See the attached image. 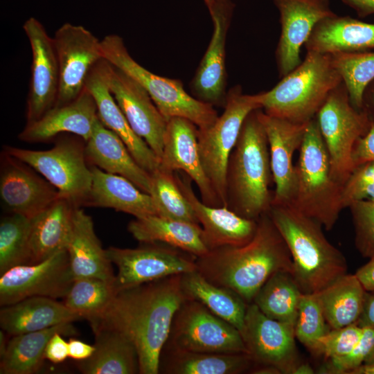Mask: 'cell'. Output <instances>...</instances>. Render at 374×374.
<instances>
[{
	"label": "cell",
	"instance_id": "1",
	"mask_svg": "<svg viewBox=\"0 0 374 374\" xmlns=\"http://www.w3.org/2000/svg\"><path fill=\"white\" fill-rule=\"evenodd\" d=\"M186 299L181 274L170 276L118 291L89 323L92 330L105 328L123 333L136 349L139 373L157 374L173 318Z\"/></svg>",
	"mask_w": 374,
	"mask_h": 374
},
{
	"label": "cell",
	"instance_id": "2",
	"mask_svg": "<svg viewBox=\"0 0 374 374\" xmlns=\"http://www.w3.org/2000/svg\"><path fill=\"white\" fill-rule=\"evenodd\" d=\"M197 271L211 283L229 288L249 304L276 272L294 276L287 246L268 213L257 220V228L247 244L209 250L196 258Z\"/></svg>",
	"mask_w": 374,
	"mask_h": 374
},
{
	"label": "cell",
	"instance_id": "3",
	"mask_svg": "<svg viewBox=\"0 0 374 374\" xmlns=\"http://www.w3.org/2000/svg\"><path fill=\"white\" fill-rule=\"evenodd\" d=\"M268 214L287 246L303 293L319 292L346 274L345 257L318 222L290 204H271Z\"/></svg>",
	"mask_w": 374,
	"mask_h": 374
},
{
	"label": "cell",
	"instance_id": "4",
	"mask_svg": "<svg viewBox=\"0 0 374 374\" xmlns=\"http://www.w3.org/2000/svg\"><path fill=\"white\" fill-rule=\"evenodd\" d=\"M258 109L242 124L226 175V206L253 220L269 212L273 199L269 189L272 173L268 141Z\"/></svg>",
	"mask_w": 374,
	"mask_h": 374
},
{
	"label": "cell",
	"instance_id": "5",
	"mask_svg": "<svg viewBox=\"0 0 374 374\" xmlns=\"http://www.w3.org/2000/svg\"><path fill=\"white\" fill-rule=\"evenodd\" d=\"M341 82L329 54L308 51L305 60L275 87L258 93L262 109L293 123H309Z\"/></svg>",
	"mask_w": 374,
	"mask_h": 374
},
{
	"label": "cell",
	"instance_id": "6",
	"mask_svg": "<svg viewBox=\"0 0 374 374\" xmlns=\"http://www.w3.org/2000/svg\"><path fill=\"white\" fill-rule=\"evenodd\" d=\"M295 173V191L290 204L330 230L344 208L342 185L332 175L328 153L316 117L308 124Z\"/></svg>",
	"mask_w": 374,
	"mask_h": 374
},
{
	"label": "cell",
	"instance_id": "7",
	"mask_svg": "<svg viewBox=\"0 0 374 374\" xmlns=\"http://www.w3.org/2000/svg\"><path fill=\"white\" fill-rule=\"evenodd\" d=\"M104 59L137 82L150 95L168 121L181 117L198 129L211 126L218 117L213 106L190 95L179 80L154 74L135 61L119 35L112 34L101 40Z\"/></svg>",
	"mask_w": 374,
	"mask_h": 374
},
{
	"label": "cell",
	"instance_id": "8",
	"mask_svg": "<svg viewBox=\"0 0 374 374\" xmlns=\"http://www.w3.org/2000/svg\"><path fill=\"white\" fill-rule=\"evenodd\" d=\"M223 113L209 127L197 128L199 152L205 174L222 206H226L229 158L242 124L253 110L262 109L259 94H244L240 85L227 93Z\"/></svg>",
	"mask_w": 374,
	"mask_h": 374
},
{
	"label": "cell",
	"instance_id": "9",
	"mask_svg": "<svg viewBox=\"0 0 374 374\" xmlns=\"http://www.w3.org/2000/svg\"><path fill=\"white\" fill-rule=\"evenodd\" d=\"M316 119L332 175L343 186L355 168L353 159L355 144L368 131L371 119L364 109L353 107L343 82L330 91Z\"/></svg>",
	"mask_w": 374,
	"mask_h": 374
},
{
	"label": "cell",
	"instance_id": "10",
	"mask_svg": "<svg viewBox=\"0 0 374 374\" xmlns=\"http://www.w3.org/2000/svg\"><path fill=\"white\" fill-rule=\"evenodd\" d=\"M84 146L73 139H62L47 150L6 145L3 152L27 164L51 184L62 197L74 206H84L91 186Z\"/></svg>",
	"mask_w": 374,
	"mask_h": 374
},
{
	"label": "cell",
	"instance_id": "11",
	"mask_svg": "<svg viewBox=\"0 0 374 374\" xmlns=\"http://www.w3.org/2000/svg\"><path fill=\"white\" fill-rule=\"evenodd\" d=\"M164 347L197 353H248L235 327L188 298L175 314Z\"/></svg>",
	"mask_w": 374,
	"mask_h": 374
},
{
	"label": "cell",
	"instance_id": "12",
	"mask_svg": "<svg viewBox=\"0 0 374 374\" xmlns=\"http://www.w3.org/2000/svg\"><path fill=\"white\" fill-rule=\"evenodd\" d=\"M148 244L134 249H106L108 258L117 268L114 281L117 292L197 270L195 256L167 244Z\"/></svg>",
	"mask_w": 374,
	"mask_h": 374
},
{
	"label": "cell",
	"instance_id": "13",
	"mask_svg": "<svg viewBox=\"0 0 374 374\" xmlns=\"http://www.w3.org/2000/svg\"><path fill=\"white\" fill-rule=\"evenodd\" d=\"M60 70L55 106L74 100L84 88L87 77L103 53L100 41L81 25L62 24L53 37Z\"/></svg>",
	"mask_w": 374,
	"mask_h": 374
},
{
	"label": "cell",
	"instance_id": "14",
	"mask_svg": "<svg viewBox=\"0 0 374 374\" xmlns=\"http://www.w3.org/2000/svg\"><path fill=\"white\" fill-rule=\"evenodd\" d=\"M73 280L68 252L62 250L42 261L17 266L0 275V305H8L32 296L64 299Z\"/></svg>",
	"mask_w": 374,
	"mask_h": 374
},
{
	"label": "cell",
	"instance_id": "15",
	"mask_svg": "<svg viewBox=\"0 0 374 374\" xmlns=\"http://www.w3.org/2000/svg\"><path fill=\"white\" fill-rule=\"evenodd\" d=\"M242 337L255 365L274 367L280 374H294L301 362L294 325L267 317L253 303L247 306Z\"/></svg>",
	"mask_w": 374,
	"mask_h": 374
},
{
	"label": "cell",
	"instance_id": "16",
	"mask_svg": "<svg viewBox=\"0 0 374 374\" xmlns=\"http://www.w3.org/2000/svg\"><path fill=\"white\" fill-rule=\"evenodd\" d=\"M32 51L31 76L27 99L26 121L40 118L56 103L60 70L53 37L35 18L30 17L23 25Z\"/></svg>",
	"mask_w": 374,
	"mask_h": 374
},
{
	"label": "cell",
	"instance_id": "17",
	"mask_svg": "<svg viewBox=\"0 0 374 374\" xmlns=\"http://www.w3.org/2000/svg\"><path fill=\"white\" fill-rule=\"evenodd\" d=\"M233 9L231 0H220L208 8L213 34L190 83L193 96L213 106L224 107L226 100V41Z\"/></svg>",
	"mask_w": 374,
	"mask_h": 374
},
{
	"label": "cell",
	"instance_id": "18",
	"mask_svg": "<svg viewBox=\"0 0 374 374\" xmlns=\"http://www.w3.org/2000/svg\"><path fill=\"white\" fill-rule=\"evenodd\" d=\"M280 13V35L275 51L279 77L283 78L301 63V48L315 25L335 13L329 0H274Z\"/></svg>",
	"mask_w": 374,
	"mask_h": 374
},
{
	"label": "cell",
	"instance_id": "19",
	"mask_svg": "<svg viewBox=\"0 0 374 374\" xmlns=\"http://www.w3.org/2000/svg\"><path fill=\"white\" fill-rule=\"evenodd\" d=\"M108 83L115 100L133 130L160 159L168 122L166 118L137 82L110 63Z\"/></svg>",
	"mask_w": 374,
	"mask_h": 374
},
{
	"label": "cell",
	"instance_id": "20",
	"mask_svg": "<svg viewBox=\"0 0 374 374\" xmlns=\"http://www.w3.org/2000/svg\"><path fill=\"white\" fill-rule=\"evenodd\" d=\"M159 168L169 172H184L198 187L202 202L222 206L204 170L197 127L190 121L181 117L168 120Z\"/></svg>",
	"mask_w": 374,
	"mask_h": 374
},
{
	"label": "cell",
	"instance_id": "21",
	"mask_svg": "<svg viewBox=\"0 0 374 374\" xmlns=\"http://www.w3.org/2000/svg\"><path fill=\"white\" fill-rule=\"evenodd\" d=\"M258 116L266 132L275 184L271 204H290L296 186L293 157L300 149L308 123H296L271 116L262 109H258Z\"/></svg>",
	"mask_w": 374,
	"mask_h": 374
},
{
	"label": "cell",
	"instance_id": "22",
	"mask_svg": "<svg viewBox=\"0 0 374 374\" xmlns=\"http://www.w3.org/2000/svg\"><path fill=\"white\" fill-rule=\"evenodd\" d=\"M2 155L0 197L12 213L32 219L62 197L51 184L27 164L5 152Z\"/></svg>",
	"mask_w": 374,
	"mask_h": 374
},
{
	"label": "cell",
	"instance_id": "23",
	"mask_svg": "<svg viewBox=\"0 0 374 374\" xmlns=\"http://www.w3.org/2000/svg\"><path fill=\"white\" fill-rule=\"evenodd\" d=\"M109 63L99 60L89 71L84 87L93 96L101 123L123 141L136 162L152 174L159 167V159L132 128L115 100L108 83Z\"/></svg>",
	"mask_w": 374,
	"mask_h": 374
},
{
	"label": "cell",
	"instance_id": "24",
	"mask_svg": "<svg viewBox=\"0 0 374 374\" xmlns=\"http://www.w3.org/2000/svg\"><path fill=\"white\" fill-rule=\"evenodd\" d=\"M176 181L190 204L202 229L208 250L242 246L253 237L257 220L242 217L227 206H211L199 199L191 186V179L181 171L175 172Z\"/></svg>",
	"mask_w": 374,
	"mask_h": 374
},
{
	"label": "cell",
	"instance_id": "25",
	"mask_svg": "<svg viewBox=\"0 0 374 374\" xmlns=\"http://www.w3.org/2000/svg\"><path fill=\"white\" fill-rule=\"evenodd\" d=\"M98 119L95 100L84 87L74 100L54 106L38 120L26 123L19 139L28 143L44 142L61 133L68 132L75 134L86 143Z\"/></svg>",
	"mask_w": 374,
	"mask_h": 374
},
{
	"label": "cell",
	"instance_id": "26",
	"mask_svg": "<svg viewBox=\"0 0 374 374\" xmlns=\"http://www.w3.org/2000/svg\"><path fill=\"white\" fill-rule=\"evenodd\" d=\"M85 155L94 166L123 176L141 190L150 193L151 174L134 159L123 141L98 118L92 134L85 143Z\"/></svg>",
	"mask_w": 374,
	"mask_h": 374
},
{
	"label": "cell",
	"instance_id": "27",
	"mask_svg": "<svg viewBox=\"0 0 374 374\" xmlns=\"http://www.w3.org/2000/svg\"><path fill=\"white\" fill-rule=\"evenodd\" d=\"M66 251L74 279L97 278L115 281L112 263L95 233L93 220L80 206L73 209Z\"/></svg>",
	"mask_w": 374,
	"mask_h": 374
},
{
	"label": "cell",
	"instance_id": "28",
	"mask_svg": "<svg viewBox=\"0 0 374 374\" xmlns=\"http://www.w3.org/2000/svg\"><path fill=\"white\" fill-rule=\"evenodd\" d=\"M92 181L84 206L113 208L141 218L157 215L152 197L127 178L93 166Z\"/></svg>",
	"mask_w": 374,
	"mask_h": 374
},
{
	"label": "cell",
	"instance_id": "29",
	"mask_svg": "<svg viewBox=\"0 0 374 374\" xmlns=\"http://www.w3.org/2000/svg\"><path fill=\"white\" fill-rule=\"evenodd\" d=\"M304 46L323 54L374 50V24L335 14L315 25Z\"/></svg>",
	"mask_w": 374,
	"mask_h": 374
},
{
	"label": "cell",
	"instance_id": "30",
	"mask_svg": "<svg viewBox=\"0 0 374 374\" xmlns=\"http://www.w3.org/2000/svg\"><path fill=\"white\" fill-rule=\"evenodd\" d=\"M82 319L64 303L44 296L28 297L3 306L0 311L1 328L10 336Z\"/></svg>",
	"mask_w": 374,
	"mask_h": 374
},
{
	"label": "cell",
	"instance_id": "31",
	"mask_svg": "<svg viewBox=\"0 0 374 374\" xmlns=\"http://www.w3.org/2000/svg\"><path fill=\"white\" fill-rule=\"evenodd\" d=\"M129 232L143 243H160L188 253L196 258L209 250L204 243L199 224L166 219L157 215L135 218L127 226Z\"/></svg>",
	"mask_w": 374,
	"mask_h": 374
},
{
	"label": "cell",
	"instance_id": "32",
	"mask_svg": "<svg viewBox=\"0 0 374 374\" xmlns=\"http://www.w3.org/2000/svg\"><path fill=\"white\" fill-rule=\"evenodd\" d=\"M95 350L92 355L78 363L84 374L139 373V362L133 343L118 330L105 328L93 330Z\"/></svg>",
	"mask_w": 374,
	"mask_h": 374
},
{
	"label": "cell",
	"instance_id": "33",
	"mask_svg": "<svg viewBox=\"0 0 374 374\" xmlns=\"http://www.w3.org/2000/svg\"><path fill=\"white\" fill-rule=\"evenodd\" d=\"M254 364L248 353H197L163 347L159 372L168 374H239Z\"/></svg>",
	"mask_w": 374,
	"mask_h": 374
},
{
	"label": "cell",
	"instance_id": "34",
	"mask_svg": "<svg viewBox=\"0 0 374 374\" xmlns=\"http://www.w3.org/2000/svg\"><path fill=\"white\" fill-rule=\"evenodd\" d=\"M75 206L68 199L60 197L31 219L30 246L33 264L66 250Z\"/></svg>",
	"mask_w": 374,
	"mask_h": 374
},
{
	"label": "cell",
	"instance_id": "35",
	"mask_svg": "<svg viewBox=\"0 0 374 374\" xmlns=\"http://www.w3.org/2000/svg\"><path fill=\"white\" fill-rule=\"evenodd\" d=\"M56 332L74 336L77 330L71 323H62L44 330L12 336L1 357L0 373L32 374L39 370L45 359L48 341Z\"/></svg>",
	"mask_w": 374,
	"mask_h": 374
},
{
	"label": "cell",
	"instance_id": "36",
	"mask_svg": "<svg viewBox=\"0 0 374 374\" xmlns=\"http://www.w3.org/2000/svg\"><path fill=\"white\" fill-rule=\"evenodd\" d=\"M181 285L186 298L201 303L242 335L249 304L239 294L211 283L197 270L181 274Z\"/></svg>",
	"mask_w": 374,
	"mask_h": 374
},
{
	"label": "cell",
	"instance_id": "37",
	"mask_svg": "<svg viewBox=\"0 0 374 374\" xmlns=\"http://www.w3.org/2000/svg\"><path fill=\"white\" fill-rule=\"evenodd\" d=\"M317 294L328 326L339 328L357 322L366 291L355 274L346 273Z\"/></svg>",
	"mask_w": 374,
	"mask_h": 374
},
{
	"label": "cell",
	"instance_id": "38",
	"mask_svg": "<svg viewBox=\"0 0 374 374\" xmlns=\"http://www.w3.org/2000/svg\"><path fill=\"white\" fill-rule=\"evenodd\" d=\"M302 294L292 274L278 271L261 287L252 303L267 317L295 325Z\"/></svg>",
	"mask_w": 374,
	"mask_h": 374
},
{
	"label": "cell",
	"instance_id": "39",
	"mask_svg": "<svg viewBox=\"0 0 374 374\" xmlns=\"http://www.w3.org/2000/svg\"><path fill=\"white\" fill-rule=\"evenodd\" d=\"M116 293L114 281L97 278H75L63 303L69 310L91 322L105 310Z\"/></svg>",
	"mask_w": 374,
	"mask_h": 374
},
{
	"label": "cell",
	"instance_id": "40",
	"mask_svg": "<svg viewBox=\"0 0 374 374\" xmlns=\"http://www.w3.org/2000/svg\"><path fill=\"white\" fill-rule=\"evenodd\" d=\"M31 219L12 213L0 222V275L8 269L33 264L31 246Z\"/></svg>",
	"mask_w": 374,
	"mask_h": 374
},
{
	"label": "cell",
	"instance_id": "41",
	"mask_svg": "<svg viewBox=\"0 0 374 374\" xmlns=\"http://www.w3.org/2000/svg\"><path fill=\"white\" fill-rule=\"evenodd\" d=\"M329 55L346 87L351 104L362 109L364 91L374 80V52H336Z\"/></svg>",
	"mask_w": 374,
	"mask_h": 374
},
{
	"label": "cell",
	"instance_id": "42",
	"mask_svg": "<svg viewBox=\"0 0 374 374\" xmlns=\"http://www.w3.org/2000/svg\"><path fill=\"white\" fill-rule=\"evenodd\" d=\"M149 194L157 215L166 219L199 224L190 204L176 181L174 172L159 168L152 172Z\"/></svg>",
	"mask_w": 374,
	"mask_h": 374
},
{
	"label": "cell",
	"instance_id": "43",
	"mask_svg": "<svg viewBox=\"0 0 374 374\" xmlns=\"http://www.w3.org/2000/svg\"><path fill=\"white\" fill-rule=\"evenodd\" d=\"M331 328L317 293H303L294 325L296 338L310 352L317 340Z\"/></svg>",
	"mask_w": 374,
	"mask_h": 374
},
{
	"label": "cell",
	"instance_id": "44",
	"mask_svg": "<svg viewBox=\"0 0 374 374\" xmlns=\"http://www.w3.org/2000/svg\"><path fill=\"white\" fill-rule=\"evenodd\" d=\"M363 328L357 323L339 328H331L320 337L311 353L328 359L341 357L348 354L357 345Z\"/></svg>",
	"mask_w": 374,
	"mask_h": 374
},
{
	"label": "cell",
	"instance_id": "45",
	"mask_svg": "<svg viewBox=\"0 0 374 374\" xmlns=\"http://www.w3.org/2000/svg\"><path fill=\"white\" fill-rule=\"evenodd\" d=\"M355 227V246L363 257L374 256V202L361 200L349 206Z\"/></svg>",
	"mask_w": 374,
	"mask_h": 374
},
{
	"label": "cell",
	"instance_id": "46",
	"mask_svg": "<svg viewBox=\"0 0 374 374\" xmlns=\"http://www.w3.org/2000/svg\"><path fill=\"white\" fill-rule=\"evenodd\" d=\"M374 353V329L363 328L360 339L354 348L344 357L328 359L319 373L350 374L364 364Z\"/></svg>",
	"mask_w": 374,
	"mask_h": 374
},
{
	"label": "cell",
	"instance_id": "47",
	"mask_svg": "<svg viewBox=\"0 0 374 374\" xmlns=\"http://www.w3.org/2000/svg\"><path fill=\"white\" fill-rule=\"evenodd\" d=\"M361 200L374 202V161L357 166L342 186L344 208Z\"/></svg>",
	"mask_w": 374,
	"mask_h": 374
},
{
	"label": "cell",
	"instance_id": "48",
	"mask_svg": "<svg viewBox=\"0 0 374 374\" xmlns=\"http://www.w3.org/2000/svg\"><path fill=\"white\" fill-rule=\"evenodd\" d=\"M353 159L355 167L364 162L374 161V123L372 121L367 133L357 141Z\"/></svg>",
	"mask_w": 374,
	"mask_h": 374
},
{
	"label": "cell",
	"instance_id": "49",
	"mask_svg": "<svg viewBox=\"0 0 374 374\" xmlns=\"http://www.w3.org/2000/svg\"><path fill=\"white\" fill-rule=\"evenodd\" d=\"M62 336V334L56 332L49 339L44 352L46 359L58 364L69 357V343Z\"/></svg>",
	"mask_w": 374,
	"mask_h": 374
},
{
	"label": "cell",
	"instance_id": "50",
	"mask_svg": "<svg viewBox=\"0 0 374 374\" xmlns=\"http://www.w3.org/2000/svg\"><path fill=\"white\" fill-rule=\"evenodd\" d=\"M69 343V357L77 361L89 358L95 350L94 345H90L81 340L71 338Z\"/></svg>",
	"mask_w": 374,
	"mask_h": 374
},
{
	"label": "cell",
	"instance_id": "51",
	"mask_svg": "<svg viewBox=\"0 0 374 374\" xmlns=\"http://www.w3.org/2000/svg\"><path fill=\"white\" fill-rule=\"evenodd\" d=\"M357 323L362 328L374 329V290L366 291L363 310Z\"/></svg>",
	"mask_w": 374,
	"mask_h": 374
},
{
	"label": "cell",
	"instance_id": "52",
	"mask_svg": "<svg viewBox=\"0 0 374 374\" xmlns=\"http://www.w3.org/2000/svg\"><path fill=\"white\" fill-rule=\"evenodd\" d=\"M366 291L374 290V256L355 274Z\"/></svg>",
	"mask_w": 374,
	"mask_h": 374
},
{
	"label": "cell",
	"instance_id": "53",
	"mask_svg": "<svg viewBox=\"0 0 374 374\" xmlns=\"http://www.w3.org/2000/svg\"><path fill=\"white\" fill-rule=\"evenodd\" d=\"M341 1L355 10L360 17L374 14V0H341Z\"/></svg>",
	"mask_w": 374,
	"mask_h": 374
},
{
	"label": "cell",
	"instance_id": "54",
	"mask_svg": "<svg viewBox=\"0 0 374 374\" xmlns=\"http://www.w3.org/2000/svg\"><path fill=\"white\" fill-rule=\"evenodd\" d=\"M350 374H374V353L364 364L351 371Z\"/></svg>",
	"mask_w": 374,
	"mask_h": 374
},
{
	"label": "cell",
	"instance_id": "55",
	"mask_svg": "<svg viewBox=\"0 0 374 374\" xmlns=\"http://www.w3.org/2000/svg\"><path fill=\"white\" fill-rule=\"evenodd\" d=\"M314 371L308 363L301 362L296 368L294 374H312Z\"/></svg>",
	"mask_w": 374,
	"mask_h": 374
},
{
	"label": "cell",
	"instance_id": "56",
	"mask_svg": "<svg viewBox=\"0 0 374 374\" xmlns=\"http://www.w3.org/2000/svg\"><path fill=\"white\" fill-rule=\"evenodd\" d=\"M4 332H5L3 330L0 332V357H1L3 355L6 351L7 345H8V341H6V340Z\"/></svg>",
	"mask_w": 374,
	"mask_h": 374
},
{
	"label": "cell",
	"instance_id": "57",
	"mask_svg": "<svg viewBox=\"0 0 374 374\" xmlns=\"http://www.w3.org/2000/svg\"><path fill=\"white\" fill-rule=\"evenodd\" d=\"M371 103L370 105H371V107L373 109V112L374 113V85L372 88V90L370 93V97H369ZM374 123V122H373Z\"/></svg>",
	"mask_w": 374,
	"mask_h": 374
},
{
	"label": "cell",
	"instance_id": "58",
	"mask_svg": "<svg viewBox=\"0 0 374 374\" xmlns=\"http://www.w3.org/2000/svg\"><path fill=\"white\" fill-rule=\"evenodd\" d=\"M208 8L220 0H204Z\"/></svg>",
	"mask_w": 374,
	"mask_h": 374
}]
</instances>
